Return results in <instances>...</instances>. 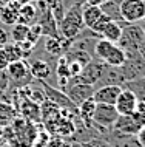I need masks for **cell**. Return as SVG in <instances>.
<instances>
[{"label": "cell", "instance_id": "cell-1", "mask_svg": "<svg viewBox=\"0 0 145 147\" xmlns=\"http://www.w3.org/2000/svg\"><path fill=\"white\" fill-rule=\"evenodd\" d=\"M85 2H74L68 9L65 11L62 20L59 22V34L65 40H74L80 31L85 28L84 19H82V8Z\"/></svg>", "mask_w": 145, "mask_h": 147}, {"label": "cell", "instance_id": "cell-2", "mask_svg": "<svg viewBox=\"0 0 145 147\" xmlns=\"http://www.w3.org/2000/svg\"><path fill=\"white\" fill-rule=\"evenodd\" d=\"M94 59L110 67H122L127 61V56H125V51L117 43L99 39L94 45Z\"/></svg>", "mask_w": 145, "mask_h": 147}, {"label": "cell", "instance_id": "cell-3", "mask_svg": "<svg viewBox=\"0 0 145 147\" xmlns=\"http://www.w3.org/2000/svg\"><path fill=\"white\" fill-rule=\"evenodd\" d=\"M119 118V113H117L114 105L110 104H96V110L94 115H93L91 124L96 125L99 130H111L114 122Z\"/></svg>", "mask_w": 145, "mask_h": 147}, {"label": "cell", "instance_id": "cell-4", "mask_svg": "<svg viewBox=\"0 0 145 147\" xmlns=\"http://www.w3.org/2000/svg\"><path fill=\"white\" fill-rule=\"evenodd\" d=\"M6 74H8V79H9V84L13 82L17 87H26L31 84L33 81V74L29 71V65L25 59L22 61H15V62H11L6 68Z\"/></svg>", "mask_w": 145, "mask_h": 147}, {"label": "cell", "instance_id": "cell-5", "mask_svg": "<svg viewBox=\"0 0 145 147\" xmlns=\"http://www.w3.org/2000/svg\"><path fill=\"white\" fill-rule=\"evenodd\" d=\"M119 8L122 20L127 25L139 23L145 19V0H124Z\"/></svg>", "mask_w": 145, "mask_h": 147}, {"label": "cell", "instance_id": "cell-6", "mask_svg": "<svg viewBox=\"0 0 145 147\" xmlns=\"http://www.w3.org/2000/svg\"><path fill=\"white\" fill-rule=\"evenodd\" d=\"M39 84H40L42 90H43V94H45L46 101H49L51 104H54L56 107H59V109H66V110H71V112L77 113V107L69 101V98L66 96L62 90L48 85L45 81H39Z\"/></svg>", "mask_w": 145, "mask_h": 147}, {"label": "cell", "instance_id": "cell-7", "mask_svg": "<svg viewBox=\"0 0 145 147\" xmlns=\"http://www.w3.org/2000/svg\"><path fill=\"white\" fill-rule=\"evenodd\" d=\"M63 93L69 98V101H71L74 105L79 107L84 101L93 98L94 87L88 85V84H71V82H68L66 87L63 88Z\"/></svg>", "mask_w": 145, "mask_h": 147}, {"label": "cell", "instance_id": "cell-8", "mask_svg": "<svg viewBox=\"0 0 145 147\" xmlns=\"http://www.w3.org/2000/svg\"><path fill=\"white\" fill-rule=\"evenodd\" d=\"M138 104H139V101L134 96V93L122 87V91L117 96L114 107H116L117 113H119V116H131L138 110Z\"/></svg>", "mask_w": 145, "mask_h": 147}, {"label": "cell", "instance_id": "cell-9", "mask_svg": "<svg viewBox=\"0 0 145 147\" xmlns=\"http://www.w3.org/2000/svg\"><path fill=\"white\" fill-rule=\"evenodd\" d=\"M122 91V87L120 85H102L94 88V93H93V99H94L96 104H110L114 105L117 96Z\"/></svg>", "mask_w": 145, "mask_h": 147}, {"label": "cell", "instance_id": "cell-10", "mask_svg": "<svg viewBox=\"0 0 145 147\" xmlns=\"http://www.w3.org/2000/svg\"><path fill=\"white\" fill-rule=\"evenodd\" d=\"M37 23L42 28V36H46V37H60L57 20L54 19V16L49 9L40 11V16H37Z\"/></svg>", "mask_w": 145, "mask_h": 147}, {"label": "cell", "instance_id": "cell-11", "mask_svg": "<svg viewBox=\"0 0 145 147\" xmlns=\"http://www.w3.org/2000/svg\"><path fill=\"white\" fill-rule=\"evenodd\" d=\"M139 124L134 121V118L131 116H119L117 121L113 125V130H116L117 133L125 135V136H134L139 132Z\"/></svg>", "mask_w": 145, "mask_h": 147}, {"label": "cell", "instance_id": "cell-12", "mask_svg": "<svg viewBox=\"0 0 145 147\" xmlns=\"http://www.w3.org/2000/svg\"><path fill=\"white\" fill-rule=\"evenodd\" d=\"M69 45H71V40H65L62 37H46L45 51L54 57H60L69 48Z\"/></svg>", "mask_w": 145, "mask_h": 147}, {"label": "cell", "instance_id": "cell-13", "mask_svg": "<svg viewBox=\"0 0 145 147\" xmlns=\"http://www.w3.org/2000/svg\"><path fill=\"white\" fill-rule=\"evenodd\" d=\"M28 65H29V71L34 79H37V81H46L49 78L51 65L46 61H43V59H34Z\"/></svg>", "mask_w": 145, "mask_h": 147}, {"label": "cell", "instance_id": "cell-14", "mask_svg": "<svg viewBox=\"0 0 145 147\" xmlns=\"http://www.w3.org/2000/svg\"><path fill=\"white\" fill-rule=\"evenodd\" d=\"M19 9H20V3L13 0L9 5L2 6L0 9V20L5 25H15L19 20Z\"/></svg>", "mask_w": 145, "mask_h": 147}, {"label": "cell", "instance_id": "cell-15", "mask_svg": "<svg viewBox=\"0 0 145 147\" xmlns=\"http://www.w3.org/2000/svg\"><path fill=\"white\" fill-rule=\"evenodd\" d=\"M36 22H37V8L34 5H31V3H23V5H20L17 23L31 26L33 23H36Z\"/></svg>", "mask_w": 145, "mask_h": 147}, {"label": "cell", "instance_id": "cell-16", "mask_svg": "<svg viewBox=\"0 0 145 147\" xmlns=\"http://www.w3.org/2000/svg\"><path fill=\"white\" fill-rule=\"evenodd\" d=\"M20 112L25 116L26 121L29 122H37L40 121V105L37 102L31 101V99H25L20 105Z\"/></svg>", "mask_w": 145, "mask_h": 147}, {"label": "cell", "instance_id": "cell-17", "mask_svg": "<svg viewBox=\"0 0 145 147\" xmlns=\"http://www.w3.org/2000/svg\"><path fill=\"white\" fill-rule=\"evenodd\" d=\"M94 110H96V102L93 98H90L77 107V116L80 118V121H84L85 125H93L91 119L93 115H94Z\"/></svg>", "mask_w": 145, "mask_h": 147}, {"label": "cell", "instance_id": "cell-18", "mask_svg": "<svg viewBox=\"0 0 145 147\" xmlns=\"http://www.w3.org/2000/svg\"><path fill=\"white\" fill-rule=\"evenodd\" d=\"M100 16H102L100 6H91V5L84 3V8H82V19H84L85 28L91 30V26L97 22V19H99Z\"/></svg>", "mask_w": 145, "mask_h": 147}, {"label": "cell", "instance_id": "cell-19", "mask_svg": "<svg viewBox=\"0 0 145 147\" xmlns=\"http://www.w3.org/2000/svg\"><path fill=\"white\" fill-rule=\"evenodd\" d=\"M120 36H122V26H120L119 23L113 22V20H110L100 33L102 39H105V40H108V42H113V43L119 42Z\"/></svg>", "mask_w": 145, "mask_h": 147}, {"label": "cell", "instance_id": "cell-20", "mask_svg": "<svg viewBox=\"0 0 145 147\" xmlns=\"http://www.w3.org/2000/svg\"><path fill=\"white\" fill-rule=\"evenodd\" d=\"M17 116V112L9 102L0 101V125H6L11 124V122L15 119Z\"/></svg>", "mask_w": 145, "mask_h": 147}, {"label": "cell", "instance_id": "cell-21", "mask_svg": "<svg viewBox=\"0 0 145 147\" xmlns=\"http://www.w3.org/2000/svg\"><path fill=\"white\" fill-rule=\"evenodd\" d=\"M3 50H5L6 56L9 59V63L23 59V53H22V48L19 47V43H6V45L3 47Z\"/></svg>", "mask_w": 145, "mask_h": 147}, {"label": "cell", "instance_id": "cell-22", "mask_svg": "<svg viewBox=\"0 0 145 147\" xmlns=\"http://www.w3.org/2000/svg\"><path fill=\"white\" fill-rule=\"evenodd\" d=\"M26 34H28V26L22 25V23H15L13 25V30H11V37H13L14 43H20L26 39Z\"/></svg>", "mask_w": 145, "mask_h": 147}, {"label": "cell", "instance_id": "cell-23", "mask_svg": "<svg viewBox=\"0 0 145 147\" xmlns=\"http://www.w3.org/2000/svg\"><path fill=\"white\" fill-rule=\"evenodd\" d=\"M40 36H42V28H40V25L36 22V23H33L31 26H28V34H26L25 40H28L29 43H33V45H37Z\"/></svg>", "mask_w": 145, "mask_h": 147}, {"label": "cell", "instance_id": "cell-24", "mask_svg": "<svg viewBox=\"0 0 145 147\" xmlns=\"http://www.w3.org/2000/svg\"><path fill=\"white\" fill-rule=\"evenodd\" d=\"M8 65H9V59H8L5 50L0 48V71H6Z\"/></svg>", "mask_w": 145, "mask_h": 147}, {"label": "cell", "instance_id": "cell-25", "mask_svg": "<svg viewBox=\"0 0 145 147\" xmlns=\"http://www.w3.org/2000/svg\"><path fill=\"white\" fill-rule=\"evenodd\" d=\"M134 138H136V141H138V144L140 147H145V125L140 127L139 132L134 135Z\"/></svg>", "mask_w": 145, "mask_h": 147}, {"label": "cell", "instance_id": "cell-26", "mask_svg": "<svg viewBox=\"0 0 145 147\" xmlns=\"http://www.w3.org/2000/svg\"><path fill=\"white\" fill-rule=\"evenodd\" d=\"M6 43H9V34L3 28H0V48H3Z\"/></svg>", "mask_w": 145, "mask_h": 147}, {"label": "cell", "instance_id": "cell-27", "mask_svg": "<svg viewBox=\"0 0 145 147\" xmlns=\"http://www.w3.org/2000/svg\"><path fill=\"white\" fill-rule=\"evenodd\" d=\"M107 0H85L87 5H91V6H100L102 3H105Z\"/></svg>", "mask_w": 145, "mask_h": 147}, {"label": "cell", "instance_id": "cell-28", "mask_svg": "<svg viewBox=\"0 0 145 147\" xmlns=\"http://www.w3.org/2000/svg\"><path fill=\"white\" fill-rule=\"evenodd\" d=\"M39 0H20V5H23V3H31V5H34V3H37Z\"/></svg>", "mask_w": 145, "mask_h": 147}, {"label": "cell", "instance_id": "cell-29", "mask_svg": "<svg viewBox=\"0 0 145 147\" xmlns=\"http://www.w3.org/2000/svg\"><path fill=\"white\" fill-rule=\"evenodd\" d=\"M11 2H13V0H0V5L5 6V5H9Z\"/></svg>", "mask_w": 145, "mask_h": 147}, {"label": "cell", "instance_id": "cell-30", "mask_svg": "<svg viewBox=\"0 0 145 147\" xmlns=\"http://www.w3.org/2000/svg\"><path fill=\"white\" fill-rule=\"evenodd\" d=\"M138 25L140 26V28H142V31H144V33H145V19H144V20H140V22L138 23Z\"/></svg>", "mask_w": 145, "mask_h": 147}, {"label": "cell", "instance_id": "cell-31", "mask_svg": "<svg viewBox=\"0 0 145 147\" xmlns=\"http://www.w3.org/2000/svg\"><path fill=\"white\" fill-rule=\"evenodd\" d=\"M111 2H114V3H116V5H119V6H120V3H122V2H124V0H111Z\"/></svg>", "mask_w": 145, "mask_h": 147}, {"label": "cell", "instance_id": "cell-32", "mask_svg": "<svg viewBox=\"0 0 145 147\" xmlns=\"http://www.w3.org/2000/svg\"><path fill=\"white\" fill-rule=\"evenodd\" d=\"M77 2H85V0H77Z\"/></svg>", "mask_w": 145, "mask_h": 147}, {"label": "cell", "instance_id": "cell-33", "mask_svg": "<svg viewBox=\"0 0 145 147\" xmlns=\"http://www.w3.org/2000/svg\"><path fill=\"white\" fill-rule=\"evenodd\" d=\"M2 93H3V91H2V90H0V96H2Z\"/></svg>", "mask_w": 145, "mask_h": 147}, {"label": "cell", "instance_id": "cell-34", "mask_svg": "<svg viewBox=\"0 0 145 147\" xmlns=\"http://www.w3.org/2000/svg\"><path fill=\"white\" fill-rule=\"evenodd\" d=\"M0 9H2V5H0Z\"/></svg>", "mask_w": 145, "mask_h": 147}]
</instances>
